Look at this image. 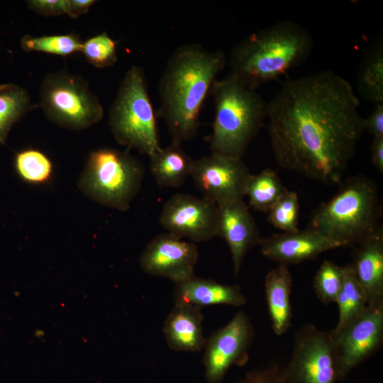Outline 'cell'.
Listing matches in <instances>:
<instances>
[{
  "instance_id": "e0dca14e",
  "label": "cell",
  "mask_w": 383,
  "mask_h": 383,
  "mask_svg": "<svg viewBox=\"0 0 383 383\" xmlns=\"http://www.w3.org/2000/svg\"><path fill=\"white\" fill-rule=\"evenodd\" d=\"M350 265L368 305L383 304V230L354 247Z\"/></svg>"
},
{
  "instance_id": "52a82bcc",
  "label": "cell",
  "mask_w": 383,
  "mask_h": 383,
  "mask_svg": "<svg viewBox=\"0 0 383 383\" xmlns=\"http://www.w3.org/2000/svg\"><path fill=\"white\" fill-rule=\"evenodd\" d=\"M143 177V165L128 151L101 148L90 154L79 186L99 204L126 211L139 192Z\"/></svg>"
},
{
  "instance_id": "3957f363",
  "label": "cell",
  "mask_w": 383,
  "mask_h": 383,
  "mask_svg": "<svg viewBox=\"0 0 383 383\" xmlns=\"http://www.w3.org/2000/svg\"><path fill=\"white\" fill-rule=\"evenodd\" d=\"M313 49L310 32L295 21L284 19L238 43L229 55L228 74L256 89L301 65Z\"/></svg>"
},
{
  "instance_id": "83f0119b",
  "label": "cell",
  "mask_w": 383,
  "mask_h": 383,
  "mask_svg": "<svg viewBox=\"0 0 383 383\" xmlns=\"http://www.w3.org/2000/svg\"><path fill=\"white\" fill-rule=\"evenodd\" d=\"M344 267L324 260L313 279V289L318 300L325 304L335 302L342 288Z\"/></svg>"
},
{
  "instance_id": "f1b7e54d",
  "label": "cell",
  "mask_w": 383,
  "mask_h": 383,
  "mask_svg": "<svg viewBox=\"0 0 383 383\" xmlns=\"http://www.w3.org/2000/svg\"><path fill=\"white\" fill-rule=\"evenodd\" d=\"M81 52L87 62L98 68L111 67L118 60L117 43L106 32L83 42Z\"/></svg>"
},
{
  "instance_id": "ba28073f",
  "label": "cell",
  "mask_w": 383,
  "mask_h": 383,
  "mask_svg": "<svg viewBox=\"0 0 383 383\" xmlns=\"http://www.w3.org/2000/svg\"><path fill=\"white\" fill-rule=\"evenodd\" d=\"M38 105L50 121L70 129L87 128L104 116V108L88 82L67 71L45 77Z\"/></svg>"
},
{
  "instance_id": "ffe728a7",
  "label": "cell",
  "mask_w": 383,
  "mask_h": 383,
  "mask_svg": "<svg viewBox=\"0 0 383 383\" xmlns=\"http://www.w3.org/2000/svg\"><path fill=\"white\" fill-rule=\"evenodd\" d=\"M292 276L289 266L278 265L265 278V289L272 328L277 335H284L292 326L291 293Z\"/></svg>"
},
{
  "instance_id": "836d02e7",
  "label": "cell",
  "mask_w": 383,
  "mask_h": 383,
  "mask_svg": "<svg viewBox=\"0 0 383 383\" xmlns=\"http://www.w3.org/2000/svg\"><path fill=\"white\" fill-rule=\"evenodd\" d=\"M371 158L378 171L383 173V137L373 138L370 146Z\"/></svg>"
},
{
  "instance_id": "5bb4252c",
  "label": "cell",
  "mask_w": 383,
  "mask_h": 383,
  "mask_svg": "<svg viewBox=\"0 0 383 383\" xmlns=\"http://www.w3.org/2000/svg\"><path fill=\"white\" fill-rule=\"evenodd\" d=\"M198 258L195 243L167 233L148 243L140 257V265L147 274L177 284L194 276Z\"/></svg>"
},
{
  "instance_id": "30bf717a",
  "label": "cell",
  "mask_w": 383,
  "mask_h": 383,
  "mask_svg": "<svg viewBox=\"0 0 383 383\" xmlns=\"http://www.w3.org/2000/svg\"><path fill=\"white\" fill-rule=\"evenodd\" d=\"M338 381L374 355L383 343V304L368 305L364 312L336 332L329 331Z\"/></svg>"
},
{
  "instance_id": "603a6c76",
  "label": "cell",
  "mask_w": 383,
  "mask_h": 383,
  "mask_svg": "<svg viewBox=\"0 0 383 383\" xmlns=\"http://www.w3.org/2000/svg\"><path fill=\"white\" fill-rule=\"evenodd\" d=\"M344 267L342 288L336 298L338 320L331 332H336L362 314L367 307L366 294L354 276L350 264Z\"/></svg>"
},
{
  "instance_id": "6da1fadb",
  "label": "cell",
  "mask_w": 383,
  "mask_h": 383,
  "mask_svg": "<svg viewBox=\"0 0 383 383\" xmlns=\"http://www.w3.org/2000/svg\"><path fill=\"white\" fill-rule=\"evenodd\" d=\"M359 107L349 82L333 71L285 81L267 103L277 164L328 185L339 183L365 131Z\"/></svg>"
},
{
  "instance_id": "d590c367",
  "label": "cell",
  "mask_w": 383,
  "mask_h": 383,
  "mask_svg": "<svg viewBox=\"0 0 383 383\" xmlns=\"http://www.w3.org/2000/svg\"><path fill=\"white\" fill-rule=\"evenodd\" d=\"M44 335V332L42 330H36L34 333V336L36 338H42Z\"/></svg>"
},
{
  "instance_id": "d6a6232c",
  "label": "cell",
  "mask_w": 383,
  "mask_h": 383,
  "mask_svg": "<svg viewBox=\"0 0 383 383\" xmlns=\"http://www.w3.org/2000/svg\"><path fill=\"white\" fill-rule=\"evenodd\" d=\"M364 130L374 138L383 137V104H375L370 115L364 118Z\"/></svg>"
},
{
  "instance_id": "9a60e30c",
  "label": "cell",
  "mask_w": 383,
  "mask_h": 383,
  "mask_svg": "<svg viewBox=\"0 0 383 383\" xmlns=\"http://www.w3.org/2000/svg\"><path fill=\"white\" fill-rule=\"evenodd\" d=\"M217 236L228 244L235 275H238L248 250L258 245L260 232L249 208L243 200L218 205Z\"/></svg>"
},
{
  "instance_id": "7c38bea8",
  "label": "cell",
  "mask_w": 383,
  "mask_h": 383,
  "mask_svg": "<svg viewBox=\"0 0 383 383\" xmlns=\"http://www.w3.org/2000/svg\"><path fill=\"white\" fill-rule=\"evenodd\" d=\"M250 175L241 158L211 153L194 160L190 177L203 197L220 205L243 200Z\"/></svg>"
},
{
  "instance_id": "8992f818",
  "label": "cell",
  "mask_w": 383,
  "mask_h": 383,
  "mask_svg": "<svg viewBox=\"0 0 383 383\" xmlns=\"http://www.w3.org/2000/svg\"><path fill=\"white\" fill-rule=\"evenodd\" d=\"M157 115L141 67L131 66L123 76L109 110V126L116 140L151 156L161 147Z\"/></svg>"
},
{
  "instance_id": "1f68e13d",
  "label": "cell",
  "mask_w": 383,
  "mask_h": 383,
  "mask_svg": "<svg viewBox=\"0 0 383 383\" xmlns=\"http://www.w3.org/2000/svg\"><path fill=\"white\" fill-rule=\"evenodd\" d=\"M280 368L277 364L248 372L236 383H282L279 378Z\"/></svg>"
},
{
  "instance_id": "f546056e",
  "label": "cell",
  "mask_w": 383,
  "mask_h": 383,
  "mask_svg": "<svg viewBox=\"0 0 383 383\" xmlns=\"http://www.w3.org/2000/svg\"><path fill=\"white\" fill-rule=\"evenodd\" d=\"M268 212V220L276 228L284 232L299 230V205L295 192L287 189Z\"/></svg>"
},
{
  "instance_id": "4fadbf2b",
  "label": "cell",
  "mask_w": 383,
  "mask_h": 383,
  "mask_svg": "<svg viewBox=\"0 0 383 383\" xmlns=\"http://www.w3.org/2000/svg\"><path fill=\"white\" fill-rule=\"evenodd\" d=\"M218 205L204 197L176 194L163 205L160 223L167 233L195 243L217 236Z\"/></svg>"
},
{
  "instance_id": "8fae6325",
  "label": "cell",
  "mask_w": 383,
  "mask_h": 383,
  "mask_svg": "<svg viewBox=\"0 0 383 383\" xmlns=\"http://www.w3.org/2000/svg\"><path fill=\"white\" fill-rule=\"evenodd\" d=\"M255 335L252 321L240 311L226 326L206 338L203 364L207 382L219 383L231 367L245 365Z\"/></svg>"
},
{
  "instance_id": "2e32d148",
  "label": "cell",
  "mask_w": 383,
  "mask_h": 383,
  "mask_svg": "<svg viewBox=\"0 0 383 383\" xmlns=\"http://www.w3.org/2000/svg\"><path fill=\"white\" fill-rule=\"evenodd\" d=\"M258 245L265 257L287 266L313 260L326 251L339 248L311 228L261 238Z\"/></svg>"
},
{
  "instance_id": "d4e9b609",
  "label": "cell",
  "mask_w": 383,
  "mask_h": 383,
  "mask_svg": "<svg viewBox=\"0 0 383 383\" xmlns=\"http://www.w3.org/2000/svg\"><path fill=\"white\" fill-rule=\"evenodd\" d=\"M33 107L26 89L14 84H0V144L6 141L11 126Z\"/></svg>"
},
{
  "instance_id": "44dd1931",
  "label": "cell",
  "mask_w": 383,
  "mask_h": 383,
  "mask_svg": "<svg viewBox=\"0 0 383 383\" xmlns=\"http://www.w3.org/2000/svg\"><path fill=\"white\" fill-rule=\"evenodd\" d=\"M150 169L160 187L177 188L190 176L194 160L184 151L181 145H170L155 152L150 156Z\"/></svg>"
},
{
  "instance_id": "d6986e66",
  "label": "cell",
  "mask_w": 383,
  "mask_h": 383,
  "mask_svg": "<svg viewBox=\"0 0 383 383\" xmlns=\"http://www.w3.org/2000/svg\"><path fill=\"white\" fill-rule=\"evenodd\" d=\"M173 296L174 303L189 304L200 309L219 304L242 306L247 303V299L239 286L223 284L195 275L175 284Z\"/></svg>"
},
{
  "instance_id": "5b68a950",
  "label": "cell",
  "mask_w": 383,
  "mask_h": 383,
  "mask_svg": "<svg viewBox=\"0 0 383 383\" xmlns=\"http://www.w3.org/2000/svg\"><path fill=\"white\" fill-rule=\"evenodd\" d=\"M210 95L215 112L209 140L211 153L241 158L267 118V103L229 74L216 80Z\"/></svg>"
},
{
  "instance_id": "484cf974",
  "label": "cell",
  "mask_w": 383,
  "mask_h": 383,
  "mask_svg": "<svg viewBox=\"0 0 383 383\" xmlns=\"http://www.w3.org/2000/svg\"><path fill=\"white\" fill-rule=\"evenodd\" d=\"M82 43L74 33L32 36L26 35L21 41L26 51L43 52L48 54L67 56L80 52Z\"/></svg>"
},
{
  "instance_id": "ac0fdd59",
  "label": "cell",
  "mask_w": 383,
  "mask_h": 383,
  "mask_svg": "<svg viewBox=\"0 0 383 383\" xmlns=\"http://www.w3.org/2000/svg\"><path fill=\"white\" fill-rule=\"evenodd\" d=\"M203 321L201 309L174 303L165 321L162 329L168 347L175 351L202 350L206 342Z\"/></svg>"
},
{
  "instance_id": "9c48e42d",
  "label": "cell",
  "mask_w": 383,
  "mask_h": 383,
  "mask_svg": "<svg viewBox=\"0 0 383 383\" xmlns=\"http://www.w3.org/2000/svg\"><path fill=\"white\" fill-rule=\"evenodd\" d=\"M282 383H335L336 358L329 332L311 323L294 333L291 357L279 370Z\"/></svg>"
},
{
  "instance_id": "7402d4cb",
  "label": "cell",
  "mask_w": 383,
  "mask_h": 383,
  "mask_svg": "<svg viewBox=\"0 0 383 383\" xmlns=\"http://www.w3.org/2000/svg\"><path fill=\"white\" fill-rule=\"evenodd\" d=\"M359 95L373 104H383V38L377 36L365 50L358 68Z\"/></svg>"
},
{
  "instance_id": "277c9868",
  "label": "cell",
  "mask_w": 383,
  "mask_h": 383,
  "mask_svg": "<svg viewBox=\"0 0 383 383\" xmlns=\"http://www.w3.org/2000/svg\"><path fill=\"white\" fill-rule=\"evenodd\" d=\"M381 213L374 182L362 175L351 177L316 209L309 228L339 248H354L382 227Z\"/></svg>"
},
{
  "instance_id": "4316f807",
  "label": "cell",
  "mask_w": 383,
  "mask_h": 383,
  "mask_svg": "<svg viewBox=\"0 0 383 383\" xmlns=\"http://www.w3.org/2000/svg\"><path fill=\"white\" fill-rule=\"evenodd\" d=\"M15 167L22 179L33 184L48 182L53 168L46 155L33 148L23 150L16 155Z\"/></svg>"
},
{
  "instance_id": "e575fe53",
  "label": "cell",
  "mask_w": 383,
  "mask_h": 383,
  "mask_svg": "<svg viewBox=\"0 0 383 383\" xmlns=\"http://www.w3.org/2000/svg\"><path fill=\"white\" fill-rule=\"evenodd\" d=\"M96 2L94 0H68L67 13L70 17L76 18L88 12L89 8Z\"/></svg>"
},
{
  "instance_id": "cb8c5ba5",
  "label": "cell",
  "mask_w": 383,
  "mask_h": 383,
  "mask_svg": "<svg viewBox=\"0 0 383 383\" xmlns=\"http://www.w3.org/2000/svg\"><path fill=\"white\" fill-rule=\"evenodd\" d=\"M275 172L270 169L250 176L245 189V196L254 209L268 212L287 192Z\"/></svg>"
},
{
  "instance_id": "4dcf8cb0",
  "label": "cell",
  "mask_w": 383,
  "mask_h": 383,
  "mask_svg": "<svg viewBox=\"0 0 383 383\" xmlns=\"http://www.w3.org/2000/svg\"><path fill=\"white\" fill-rule=\"evenodd\" d=\"M29 9L45 16H56L67 13L68 0H30Z\"/></svg>"
},
{
  "instance_id": "7a4b0ae2",
  "label": "cell",
  "mask_w": 383,
  "mask_h": 383,
  "mask_svg": "<svg viewBox=\"0 0 383 383\" xmlns=\"http://www.w3.org/2000/svg\"><path fill=\"white\" fill-rule=\"evenodd\" d=\"M226 63L223 51L197 43L184 44L172 53L159 81L156 111L168 128L172 143L181 145L196 135L204 102Z\"/></svg>"
}]
</instances>
